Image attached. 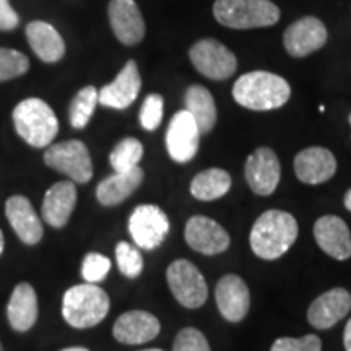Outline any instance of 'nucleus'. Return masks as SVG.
Returning a JSON list of instances; mask_svg holds the SVG:
<instances>
[{
  "instance_id": "nucleus-1",
  "label": "nucleus",
  "mask_w": 351,
  "mask_h": 351,
  "mask_svg": "<svg viewBox=\"0 0 351 351\" xmlns=\"http://www.w3.org/2000/svg\"><path fill=\"white\" fill-rule=\"evenodd\" d=\"M298 232L300 228L291 213L283 210H269L256 219L249 234V243L257 257L263 261H276L296 243Z\"/></svg>"
},
{
  "instance_id": "nucleus-2",
  "label": "nucleus",
  "mask_w": 351,
  "mask_h": 351,
  "mask_svg": "<svg viewBox=\"0 0 351 351\" xmlns=\"http://www.w3.org/2000/svg\"><path fill=\"white\" fill-rule=\"evenodd\" d=\"M291 96L289 83L276 73L256 72L244 73L232 86V98L243 108L251 111H271L282 108Z\"/></svg>"
},
{
  "instance_id": "nucleus-3",
  "label": "nucleus",
  "mask_w": 351,
  "mask_h": 351,
  "mask_svg": "<svg viewBox=\"0 0 351 351\" xmlns=\"http://www.w3.org/2000/svg\"><path fill=\"white\" fill-rule=\"evenodd\" d=\"M111 307L108 293L93 283L75 285L65 291L62 315L73 328H90L106 317Z\"/></svg>"
},
{
  "instance_id": "nucleus-4",
  "label": "nucleus",
  "mask_w": 351,
  "mask_h": 351,
  "mask_svg": "<svg viewBox=\"0 0 351 351\" xmlns=\"http://www.w3.org/2000/svg\"><path fill=\"white\" fill-rule=\"evenodd\" d=\"M13 124L19 135L34 148L49 147L59 132V121L47 103L28 98L13 109Z\"/></svg>"
},
{
  "instance_id": "nucleus-5",
  "label": "nucleus",
  "mask_w": 351,
  "mask_h": 351,
  "mask_svg": "<svg viewBox=\"0 0 351 351\" xmlns=\"http://www.w3.org/2000/svg\"><path fill=\"white\" fill-rule=\"evenodd\" d=\"M213 15L226 28H265L280 20V8L270 0H217Z\"/></svg>"
},
{
  "instance_id": "nucleus-6",
  "label": "nucleus",
  "mask_w": 351,
  "mask_h": 351,
  "mask_svg": "<svg viewBox=\"0 0 351 351\" xmlns=\"http://www.w3.org/2000/svg\"><path fill=\"white\" fill-rule=\"evenodd\" d=\"M166 280L178 302L187 309H199L207 302L208 287L202 271L191 261L178 258L166 270Z\"/></svg>"
},
{
  "instance_id": "nucleus-7",
  "label": "nucleus",
  "mask_w": 351,
  "mask_h": 351,
  "mask_svg": "<svg viewBox=\"0 0 351 351\" xmlns=\"http://www.w3.org/2000/svg\"><path fill=\"white\" fill-rule=\"evenodd\" d=\"M44 163L69 176L73 182L86 184L93 178L90 152L80 140H67V142L49 145L44 153Z\"/></svg>"
},
{
  "instance_id": "nucleus-8",
  "label": "nucleus",
  "mask_w": 351,
  "mask_h": 351,
  "mask_svg": "<svg viewBox=\"0 0 351 351\" xmlns=\"http://www.w3.org/2000/svg\"><path fill=\"white\" fill-rule=\"evenodd\" d=\"M129 232L137 247L153 251L160 247L168 236V215L156 205H138L129 218Z\"/></svg>"
},
{
  "instance_id": "nucleus-9",
  "label": "nucleus",
  "mask_w": 351,
  "mask_h": 351,
  "mask_svg": "<svg viewBox=\"0 0 351 351\" xmlns=\"http://www.w3.org/2000/svg\"><path fill=\"white\" fill-rule=\"evenodd\" d=\"M194 67L210 80H226L238 67L236 56L217 39H202L189 51Z\"/></svg>"
},
{
  "instance_id": "nucleus-10",
  "label": "nucleus",
  "mask_w": 351,
  "mask_h": 351,
  "mask_svg": "<svg viewBox=\"0 0 351 351\" xmlns=\"http://www.w3.org/2000/svg\"><path fill=\"white\" fill-rule=\"evenodd\" d=\"M200 130L186 109L176 112L166 132V148L176 163H189L200 147Z\"/></svg>"
},
{
  "instance_id": "nucleus-11",
  "label": "nucleus",
  "mask_w": 351,
  "mask_h": 351,
  "mask_svg": "<svg viewBox=\"0 0 351 351\" xmlns=\"http://www.w3.org/2000/svg\"><path fill=\"white\" fill-rule=\"evenodd\" d=\"M186 243L204 256H218L230 247L231 239L225 228L208 217H192L184 230Z\"/></svg>"
},
{
  "instance_id": "nucleus-12",
  "label": "nucleus",
  "mask_w": 351,
  "mask_h": 351,
  "mask_svg": "<svg viewBox=\"0 0 351 351\" xmlns=\"http://www.w3.org/2000/svg\"><path fill=\"white\" fill-rule=\"evenodd\" d=\"M245 181L257 195H270L278 187L282 168L276 153L269 147H261L245 161Z\"/></svg>"
},
{
  "instance_id": "nucleus-13",
  "label": "nucleus",
  "mask_w": 351,
  "mask_h": 351,
  "mask_svg": "<svg viewBox=\"0 0 351 351\" xmlns=\"http://www.w3.org/2000/svg\"><path fill=\"white\" fill-rule=\"evenodd\" d=\"M327 38V28L322 21L315 16H304L288 26L283 36V44L289 56L300 59L326 46Z\"/></svg>"
},
{
  "instance_id": "nucleus-14",
  "label": "nucleus",
  "mask_w": 351,
  "mask_h": 351,
  "mask_svg": "<svg viewBox=\"0 0 351 351\" xmlns=\"http://www.w3.org/2000/svg\"><path fill=\"white\" fill-rule=\"evenodd\" d=\"M215 300H217L219 314L232 324L241 322L251 307V293H249L247 285L234 274L219 278L215 289Z\"/></svg>"
},
{
  "instance_id": "nucleus-15",
  "label": "nucleus",
  "mask_w": 351,
  "mask_h": 351,
  "mask_svg": "<svg viewBox=\"0 0 351 351\" xmlns=\"http://www.w3.org/2000/svg\"><path fill=\"white\" fill-rule=\"evenodd\" d=\"M351 311V295L345 288H333L311 302L307 320L319 330H327Z\"/></svg>"
},
{
  "instance_id": "nucleus-16",
  "label": "nucleus",
  "mask_w": 351,
  "mask_h": 351,
  "mask_svg": "<svg viewBox=\"0 0 351 351\" xmlns=\"http://www.w3.org/2000/svg\"><path fill=\"white\" fill-rule=\"evenodd\" d=\"M109 23L116 38L125 46H135L145 36V21L135 0H111Z\"/></svg>"
},
{
  "instance_id": "nucleus-17",
  "label": "nucleus",
  "mask_w": 351,
  "mask_h": 351,
  "mask_svg": "<svg viewBox=\"0 0 351 351\" xmlns=\"http://www.w3.org/2000/svg\"><path fill=\"white\" fill-rule=\"evenodd\" d=\"M160 332V320L147 311H127L112 327L114 339L124 345L147 343L156 339Z\"/></svg>"
},
{
  "instance_id": "nucleus-18",
  "label": "nucleus",
  "mask_w": 351,
  "mask_h": 351,
  "mask_svg": "<svg viewBox=\"0 0 351 351\" xmlns=\"http://www.w3.org/2000/svg\"><path fill=\"white\" fill-rule=\"evenodd\" d=\"M314 239L319 247L335 261H346L351 257V232L340 217H320L314 225Z\"/></svg>"
},
{
  "instance_id": "nucleus-19",
  "label": "nucleus",
  "mask_w": 351,
  "mask_h": 351,
  "mask_svg": "<svg viewBox=\"0 0 351 351\" xmlns=\"http://www.w3.org/2000/svg\"><path fill=\"white\" fill-rule=\"evenodd\" d=\"M140 88H142V77L138 67L134 60H129L116 80L98 90V103L106 108L125 109L137 99Z\"/></svg>"
},
{
  "instance_id": "nucleus-20",
  "label": "nucleus",
  "mask_w": 351,
  "mask_h": 351,
  "mask_svg": "<svg viewBox=\"0 0 351 351\" xmlns=\"http://www.w3.org/2000/svg\"><path fill=\"white\" fill-rule=\"evenodd\" d=\"M337 171V160L333 153L322 147H311L300 152L295 158L296 178L304 184L327 182Z\"/></svg>"
},
{
  "instance_id": "nucleus-21",
  "label": "nucleus",
  "mask_w": 351,
  "mask_h": 351,
  "mask_svg": "<svg viewBox=\"0 0 351 351\" xmlns=\"http://www.w3.org/2000/svg\"><path fill=\"white\" fill-rule=\"evenodd\" d=\"M8 223L15 230L19 238L28 245H36L43 239L44 230L36 210L32 202L23 195H13L5 204Z\"/></svg>"
},
{
  "instance_id": "nucleus-22",
  "label": "nucleus",
  "mask_w": 351,
  "mask_h": 351,
  "mask_svg": "<svg viewBox=\"0 0 351 351\" xmlns=\"http://www.w3.org/2000/svg\"><path fill=\"white\" fill-rule=\"evenodd\" d=\"M77 205L75 184L57 182L46 192L43 200V218L52 228H64Z\"/></svg>"
},
{
  "instance_id": "nucleus-23",
  "label": "nucleus",
  "mask_w": 351,
  "mask_h": 351,
  "mask_svg": "<svg viewBox=\"0 0 351 351\" xmlns=\"http://www.w3.org/2000/svg\"><path fill=\"white\" fill-rule=\"evenodd\" d=\"M143 181V169L135 166L124 173H114L96 187V199L104 207H114L129 199Z\"/></svg>"
},
{
  "instance_id": "nucleus-24",
  "label": "nucleus",
  "mask_w": 351,
  "mask_h": 351,
  "mask_svg": "<svg viewBox=\"0 0 351 351\" xmlns=\"http://www.w3.org/2000/svg\"><path fill=\"white\" fill-rule=\"evenodd\" d=\"M7 317L12 328L16 332H28L36 324L38 296L32 285H16L8 301Z\"/></svg>"
},
{
  "instance_id": "nucleus-25",
  "label": "nucleus",
  "mask_w": 351,
  "mask_h": 351,
  "mask_svg": "<svg viewBox=\"0 0 351 351\" xmlns=\"http://www.w3.org/2000/svg\"><path fill=\"white\" fill-rule=\"evenodd\" d=\"M26 38L39 59L47 64L59 62L65 54V43L54 26L46 21H32L26 26Z\"/></svg>"
},
{
  "instance_id": "nucleus-26",
  "label": "nucleus",
  "mask_w": 351,
  "mask_h": 351,
  "mask_svg": "<svg viewBox=\"0 0 351 351\" xmlns=\"http://www.w3.org/2000/svg\"><path fill=\"white\" fill-rule=\"evenodd\" d=\"M186 111L194 117L200 134H208L217 124V106L210 91L202 85H192L186 91Z\"/></svg>"
},
{
  "instance_id": "nucleus-27",
  "label": "nucleus",
  "mask_w": 351,
  "mask_h": 351,
  "mask_svg": "<svg viewBox=\"0 0 351 351\" xmlns=\"http://www.w3.org/2000/svg\"><path fill=\"white\" fill-rule=\"evenodd\" d=\"M231 189V176L225 169L210 168L202 171L192 179L191 194L197 200L212 202L221 199Z\"/></svg>"
},
{
  "instance_id": "nucleus-28",
  "label": "nucleus",
  "mask_w": 351,
  "mask_h": 351,
  "mask_svg": "<svg viewBox=\"0 0 351 351\" xmlns=\"http://www.w3.org/2000/svg\"><path fill=\"white\" fill-rule=\"evenodd\" d=\"M98 104V90L95 86H85L75 95L69 109L70 124L73 129H85L93 117Z\"/></svg>"
},
{
  "instance_id": "nucleus-29",
  "label": "nucleus",
  "mask_w": 351,
  "mask_h": 351,
  "mask_svg": "<svg viewBox=\"0 0 351 351\" xmlns=\"http://www.w3.org/2000/svg\"><path fill=\"white\" fill-rule=\"evenodd\" d=\"M143 156V145L140 140L127 137L121 140L119 143L114 147V150L109 155V161L116 173H124L135 166H138L140 160Z\"/></svg>"
},
{
  "instance_id": "nucleus-30",
  "label": "nucleus",
  "mask_w": 351,
  "mask_h": 351,
  "mask_svg": "<svg viewBox=\"0 0 351 351\" xmlns=\"http://www.w3.org/2000/svg\"><path fill=\"white\" fill-rule=\"evenodd\" d=\"M116 261L121 274L127 278H137L143 271L142 252L125 241H121L116 245Z\"/></svg>"
},
{
  "instance_id": "nucleus-31",
  "label": "nucleus",
  "mask_w": 351,
  "mask_h": 351,
  "mask_svg": "<svg viewBox=\"0 0 351 351\" xmlns=\"http://www.w3.org/2000/svg\"><path fill=\"white\" fill-rule=\"evenodd\" d=\"M29 70L28 57L15 49L0 47V82L12 80Z\"/></svg>"
},
{
  "instance_id": "nucleus-32",
  "label": "nucleus",
  "mask_w": 351,
  "mask_h": 351,
  "mask_svg": "<svg viewBox=\"0 0 351 351\" xmlns=\"http://www.w3.org/2000/svg\"><path fill=\"white\" fill-rule=\"evenodd\" d=\"M111 270V261L99 252L86 254L82 263V276L86 283H99Z\"/></svg>"
},
{
  "instance_id": "nucleus-33",
  "label": "nucleus",
  "mask_w": 351,
  "mask_h": 351,
  "mask_svg": "<svg viewBox=\"0 0 351 351\" xmlns=\"http://www.w3.org/2000/svg\"><path fill=\"white\" fill-rule=\"evenodd\" d=\"M163 96L161 95H148L143 101V106L140 109V124L143 129L155 130L161 124L163 119Z\"/></svg>"
},
{
  "instance_id": "nucleus-34",
  "label": "nucleus",
  "mask_w": 351,
  "mask_h": 351,
  "mask_svg": "<svg viewBox=\"0 0 351 351\" xmlns=\"http://www.w3.org/2000/svg\"><path fill=\"white\" fill-rule=\"evenodd\" d=\"M270 351H322V341L317 335L304 337H280L274 341Z\"/></svg>"
},
{
  "instance_id": "nucleus-35",
  "label": "nucleus",
  "mask_w": 351,
  "mask_h": 351,
  "mask_svg": "<svg viewBox=\"0 0 351 351\" xmlns=\"http://www.w3.org/2000/svg\"><path fill=\"white\" fill-rule=\"evenodd\" d=\"M173 351H212L205 335L194 327H186L176 335Z\"/></svg>"
},
{
  "instance_id": "nucleus-36",
  "label": "nucleus",
  "mask_w": 351,
  "mask_h": 351,
  "mask_svg": "<svg viewBox=\"0 0 351 351\" xmlns=\"http://www.w3.org/2000/svg\"><path fill=\"white\" fill-rule=\"evenodd\" d=\"M20 23V16L13 10L8 0H0V29L2 32H10L15 29Z\"/></svg>"
},
{
  "instance_id": "nucleus-37",
  "label": "nucleus",
  "mask_w": 351,
  "mask_h": 351,
  "mask_svg": "<svg viewBox=\"0 0 351 351\" xmlns=\"http://www.w3.org/2000/svg\"><path fill=\"white\" fill-rule=\"evenodd\" d=\"M343 345L346 351H351V319L346 324L345 332H343Z\"/></svg>"
},
{
  "instance_id": "nucleus-38",
  "label": "nucleus",
  "mask_w": 351,
  "mask_h": 351,
  "mask_svg": "<svg viewBox=\"0 0 351 351\" xmlns=\"http://www.w3.org/2000/svg\"><path fill=\"white\" fill-rule=\"evenodd\" d=\"M343 204H345V208H346V210H350V212H351V189H350V191L346 192V194H345Z\"/></svg>"
},
{
  "instance_id": "nucleus-39",
  "label": "nucleus",
  "mask_w": 351,
  "mask_h": 351,
  "mask_svg": "<svg viewBox=\"0 0 351 351\" xmlns=\"http://www.w3.org/2000/svg\"><path fill=\"white\" fill-rule=\"evenodd\" d=\"M62 351H90V350L83 348V346H72V348H65Z\"/></svg>"
},
{
  "instance_id": "nucleus-40",
  "label": "nucleus",
  "mask_w": 351,
  "mask_h": 351,
  "mask_svg": "<svg viewBox=\"0 0 351 351\" xmlns=\"http://www.w3.org/2000/svg\"><path fill=\"white\" fill-rule=\"evenodd\" d=\"M3 252V234H2V230H0V256H2Z\"/></svg>"
},
{
  "instance_id": "nucleus-41",
  "label": "nucleus",
  "mask_w": 351,
  "mask_h": 351,
  "mask_svg": "<svg viewBox=\"0 0 351 351\" xmlns=\"http://www.w3.org/2000/svg\"><path fill=\"white\" fill-rule=\"evenodd\" d=\"M140 351H163V350H160V348H148V350H140Z\"/></svg>"
},
{
  "instance_id": "nucleus-42",
  "label": "nucleus",
  "mask_w": 351,
  "mask_h": 351,
  "mask_svg": "<svg viewBox=\"0 0 351 351\" xmlns=\"http://www.w3.org/2000/svg\"><path fill=\"white\" fill-rule=\"evenodd\" d=\"M0 351H3V348H2V343H0Z\"/></svg>"
},
{
  "instance_id": "nucleus-43",
  "label": "nucleus",
  "mask_w": 351,
  "mask_h": 351,
  "mask_svg": "<svg viewBox=\"0 0 351 351\" xmlns=\"http://www.w3.org/2000/svg\"><path fill=\"white\" fill-rule=\"evenodd\" d=\"M350 124H351V116H350Z\"/></svg>"
}]
</instances>
